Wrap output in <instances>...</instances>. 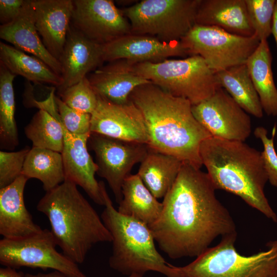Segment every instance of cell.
Returning <instances> with one entry per match:
<instances>
[{"label": "cell", "mask_w": 277, "mask_h": 277, "mask_svg": "<svg viewBox=\"0 0 277 277\" xmlns=\"http://www.w3.org/2000/svg\"><path fill=\"white\" fill-rule=\"evenodd\" d=\"M215 190L207 172L183 164L163 198L160 216L148 226L160 248L171 259L197 257L218 236L236 232Z\"/></svg>", "instance_id": "6da1fadb"}, {"label": "cell", "mask_w": 277, "mask_h": 277, "mask_svg": "<svg viewBox=\"0 0 277 277\" xmlns=\"http://www.w3.org/2000/svg\"><path fill=\"white\" fill-rule=\"evenodd\" d=\"M129 99L144 117L150 149L201 169V144L212 136L195 118L188 100L174 96L151 82L135 88Z\"/></svg>", "instance_id": "7a4b0ae2"}, {"label": "cell", "mask_w": 277, "mask_h": 277, "mask_svg": "<svg viewBox=\"0 0 277 277\" xmlns=\"http://www.w3.org/2000/svg\"><path fill=\"white\" fill-rule=\"evenodd\" d=\"M200 153L216 190L239 196L277 222V215L264 193L268 179L261 152L244 142L210 137L201 143Z\"/></svg>", "instance_id": "3957f363"}, {"label": "cell", "mask_w": 277, "mask_h": 277, "mask_svg": "<svg viewBox=\"0 0 277 277\" xmlns=\"http://www.w3.org/2000/svg\"><path fill=\"white\" fill-rule=\"evenodd\" d=\"M74 183L65 181L46 192L37 210L48 218L57 245L76 264L83 263L96 244L111 242L101 217Z\"/></svg>", "instance_id": "277c9868"}, {"label": "cell", "mask_w": 277, "mask_h": 277, "mask_svg": "<svg viewBox=\"0 0 277 277\" xmlns=\"http://www.w3.org/2000/svg\"><path fill=\"white\" fill-rule=\"evenodd\" d=\"M99 183L104 201L101 217L112 236L110 267L127 276L144 275L146 272L153 271L166 277H177L172 265L157 251L148 225L120 213L113 206L104 182Z\"/></svg>", "instance_id": "5b68a950"}, {"label": "cell", "mask_w": 277, "mask_h": 277, "mask_svg": "<svg viewBox=\"0 0 277 277\" xmlns=\"http://www.w3.org/2000/svg\"><path fill=\"white\" fill-rule=\"evenodd\" d=\"M237 233L222 237L190 263L172 265L177 277H277V240L267 249L250 255L240 253L235 247Z\"/></svg>", "instance_id": "8992f818"}, {"label": "cell", "mask_w": 277, "mask_h": 277, "mask_svg": "<svg viewBox=\"0 0 277 277\" xmlns=\"http://www.w3.org/2000/svg\"><path fill=\"white\" fill-rule=\"evenodd\" d=\"M135 72L170 94L192 105L205 100L220 88L215 73L199 55L134 64Z\"/></svg>", "instance_id": "52a82bcc"}, {"label": "cell", "mask_w": 277, "mask_h": 277, "mask_svg": "<svg viewBox=\"0 0 277 277\" xmlns=\"http://www.w3.org/2000/svg\"><path fill=\"white\" fill-rule=\"evenodd\" d=\"M200 0H143L121 9L131 33L169 43L180 41L195 25Z\"/></svg>", "instance_id": "ba28073f"}, {"label": "cell", "mask_w": 277, "mask_h": 277, "mask_svg": "<svg viewBox=\"0 0 277 277\" xmlns=\"http://www.w3.org/2000/svg\"><path fill=\"white\" fill-rule=\"evenodd\" d=\"M188 55H199L216 73L246 64L260 41L254 34L246 37L215 26L194 25L180 40Z\"/></svg>", "instance_id": "9c48e42d"}, {"label": "cell", "mask_w": 277, "mask_h": 277, "mask_svg": "<svg viewBox=\"0 0 277 277\" xmlns=\"http://www.w3.org/2000/svg\"><path fill=\"white\" fill-rule=\"evenodd\" d=\"M50 230L17 239L0 241V263L6 267L51 269L66 277H87L75 263L56 249Z\"/></svg>", "instance_id": "30bf717a"}, {"label": "cell", "mask_w": 277, "mask_h": 277, "mask_svg": "<svg viewBox=\"0 0 277 277\" xmlns=\"http://www.w3.org/2000/svg\"><path fill=\"white\" fill-rule=\"evenodd\" d=\"M88 146L95 157L97 174L107 181L116 202L123 199L122 187L133 167L144 160L149 148L145 144L124 141L91 133Z\"/></svg>", "instance_id": "8fae6325"}, {"label": "cell", "mask_w": 277, "mask_h": 277, "mask_svg": "<svg viewBox=\"0 0 277 277\" xmlns=\"http://www.w3.org/2000/svg\"><path fill=\"white\" fill-rule=\"evenodd\" d=\"M192 113L212 137L244 142L251 133L249 114L223 88L192 105Z\"/></svg>", "instance_id": "7c38bea8"}, {"label": "cell", "mask_w": 277, "mask_h": 277, "mask_svg": "<svg viewBox=\"0 0 277 277\" xmlns=\"http://www.w3.org/2000/svg\"><path fill=\"white\" fill-rule=\"evenodd\" d=\"M71 25L92 41L104 45L131 33V25L111 0H73Z\"/></svg>", "instance_id": "4fadbf2b"}, {"label": "cell", "mask_w": 277, "mask_h": 277, "mask_svg": "<svg viewBox=\"0 0 277 277\" xmlns=\"http://www.w3.org/2000/svg\"><path fill=\"white\" fill-rule=\"evenodd\" d=\"M97 96V106L91 114V132L147 145L144 117L130 100L124 104H116Z\"/></svg>", "instance_id": "5bb4252c"}, {"label": "cell", "mask_w": 277, "mask_h": 277, "mask_svg": "<svg viewBox=\"0 0 277 277\" xmlns=\"http://www.w3.org/2000/svg\"><path fill=\"white\" fill-rule=\"evenodd\" d=\"M105 62L125 59L133 64L163 61L172 56L188 55L180 41L163 42L146 35L129 34L103 45Z\"/></svg>", "instance_id": "9a60e30c"}, {"label": "cell", "mask_w": 277, "mask_h": 277, "mask_svg": "<svg viewBox=\"0 0 277 277\" xmlns=\"http://www.w3.org/2000/svg\"><path fill=\"white\" fill-rule=\"evenodd\" d=\"M59 62L63 82L56 88L58 94L103 65V45L86 37L71 24Z\"/></svg>", "instance_id": "2e32d148"}, {"label": "cell", "mask_w": 277, "mask_h": 277, "mask_svg": "<svg viewBox=\"0 0 277 277\" xmlns=\"http://www.w3.org/2000/svg\"><path fill=\"white\" fill-rule=\"evenodd\" d=\"M62 125L64 132V146L61 153L65 181L80 186L94 203L104 206L100 183L95 177L98 167L88 149V141L91 133L82 135L73 134Z\"/></svg>", "instance_id": "e0dca14e"}, {"label": "cell", "mask_w": 277, "mask_h": 277, "mask_svg": "<svg viewBox=\"0 0 277 277\" xmlns=\"http://www.w3.org/2000/svg\"><path fill=\"white\" fill-rule=\"evenodd\" d=\"M35 25L48 51L59 61L71 22L73 0H32Z\"/></svg>", "instance_id": "ac0fdd59"}, {"label": "cell", "mask_w": 277, "mask_h": 277, "mask_svg": "<svg viewBox=\"0 0 277 277\" xmlns=\"http://www.w3.org/2000/svg\"><path fill=\"white\" fill-rule=\"evenodd\" d=\"M133 65L125 59L108 62L87 77L97 96L114 104H124L129 101L135 88L151 82L137 75Z\"/></svg>", "instance_id": "d6986e66"}, {"label": "cell", "mask_w": 277, "mask_h": 277, "mask_svg": "<svg viewBox=\"0 0 277 277\" xmlns=\"http://www.w3.org/2000/svg\"><path fill=\"white\" fill-rule=\"evenodd\" d=\"M28 180L22 174L9 185L0 188V234L3 238L20 239L42 230L34 222L25 206L24 192Z\"/></svg>", "instance_id": "ffe728a7"}, {"label": "cell", "mask_w": 277, "mask_h": 277, "mask_svg": "<svg viewBox=\"0 0 277 277\" xmlns=\"http://www.w3.org/2000/svg\"><path fill=\"white\" fill-rule=\"evenodd\" d=\"M0 37L13 47L35 56L61 76L62 67L44 46L35 25L32 0H27L19 15L11 22L1 25Z\"/></svg>", "instance_id": "44dd1931"}, {"label": "cell", "mask_w": 277, "mask_h": 277, "mask_svg": "<svg viewBox=\"0 0 277 277\" xmlns=\"http://www.w3.org/2000/svg\"><path fill=\"white\" fill-rule=\"evenodd\" d=\"M195 24L217 27L242 36L254 34L245 0H200Z\"/></svg>", "instance_id": "7402d4cb"}, {"label": "cell", "mask_w": 277, "mask_h": 277, "mask_svg": "<svg viewBox=\"0 0 277 277\" xmlns=\"http://www.w3.org/2000/svg\"><path fill=\"white\" fill-rule=\"evenodd\" d=\"M183 164L172 155L149 148L137 174L155 197L164 198L176 181Z\"/></svg>", "instance_id": "603a6c76"}, {"label": "cell", "mask_w": 277, "mask_h": 277, "mask_svg": "<svg viewBox=\"0 0 277 277\" xmlns=\"http://www.w3.org/2000/svg\"><path fill=\"white\" fill-rule=\"evenodd\" d=\"M272 55L267 40L261 41L246 65L263 111L277 116V88L272 70Z\"/></svg>", "instance_id": "cb8c5ba5"}, {"label": "cell", "mask_w": 277, "mask_h": 277, "mask_svg": "<svg viewBox=\"0 0 277 277\" xmlns=\"http://www.w3.org/2000/svg\"><path fill=\"white\" fill-rule=\"evenodd\" d=\"M122 194L117 210L121 214L148 226L160 216L163 209L162 203L154 196L137 174H131L126 179L122 187Z\"/></svg>", "instance_id": "d4e9b609"}, {"label": "cell", "mask_w": 277, "mask_h": 277, "mask_svg": "<svg viewBox=\"0 0 277 277\" xmlns=\"http://www.w3.org/2000/svg\"><path fill=\"white\" fill-rule=\"evenodd\" d=\"M0 63L12 74L21 75L29 82L49 84L56 88L62 84L61 76L39 58L2 42Z\"/></svg>", "instance_id": "484cf974"}, {"label": "cell", "mask_w": 277, "mask_h": 277, "mask_svg": "<svg viewBox=\"0 0 277 277\" xmlns=\"http://www.w3.org/2000/svg\"><path fill=\"white\" fill-rule=\"evenodd\" d=\"M215 75L221 87L248 114L257 118L263 116L260 100L246 64L216 72Z\"/></svg>", "instance_id": "4316f807"}, {"label": "cell", "mask_w": 277, "mask_h": 277, "mask_svg": "<svg viewBox=\"0 0 277 277\" xmlns=\"http://www.w3.org/2000/svg\"><path fill=\"white\" fill-rule=\"evenodd\" d=\"M22 174L28 180H39L46 192L53 189L65 180L62 153L32 147L26 157Z\"/></svg>", "instance_id": "83f0119b"}, {"label": "cell", "mask_w": 277, "mask_h": 277, "mask_svg": "<svg viewBox=\"0 0 277 277\" xmlns=\"http://www.w3.org/2000/svg\"><path fill=\"white\" fill-rule=\"evenodd\" d=\"M15 76L0 63V145L8 150H14L19 144L13 86Z\"/></svg>", "instance_id": "f1b7e54d"}, {"label": "cell", "mask_w": 277, "mask_h": 277, "mask_svg": "<svg viewBox=\"0 0 277 277\" xmlns=\"http://www.w3.org/2000/svg\"><path fill=\"white\" fill-rule=\"evenodd\" d=\"M58 117L59 114L53 116L41 109L33 115L25 128V135L32 142V147L62 153L64 132Z\"/></svg>", "instance_id": "f546056e"}, {"label": "cell", "mask_w": 277, "mask_h": 277, "mask_svg": "<svg viewBox=\"0 0 277 277\" xmlns=\"http://www.w3.org/2000/svg\"><path fill=\"white\" fill-rule=\"evenodd\" d=\"M276 0H245L250 24L260 41L271 34Z\"/></svg>", "instance_id": "4dcf8cb0"}, {"label": "cell", "mask_w": 277, "mask_h": 277, "mask_svg": "<svg viewBox=\"0 0 277 277\" xmlns=\"http://www.w3.org/2000/svg\"><path fill=\"white\" fill-rule=\"evenodd\" d=\"M58 95L68 106L82 112L91 114L97 106L98 96L87 77Z\"/></svg>", "instance_id": "1f68e13d"}, {"label": "cell", "mask_w": 277, "mask_h": 277, "mask_svg": "<svg viewBox=\"0 0 277 277\" xmlns=\"http://www.w3.org/2000/svg\"><path fill=\"white\" fill-rule=\"evenodd\" d=\"M59 120L70 133L78 135L90 134L91 114L80 112L68 106L55 96Z\"/></svg>", "instance_id": "d6a6232c"}, {"label": "cell", "mask_w": 277, "mask_h": 277, "mask_svg": "<svg viewBox=\"0 0 277 277\" xmlns=\"http://www.w3.org/2000/svg\"><path fill=\"white\" fill-rule=\"evenodd\" d=\"M28 147L17 151H0V188L5 187L22 174Z\"/></svg>", "instance_id": "836d02e7"}, {"label": "cell", "mask_w": 277, "mask_h": 277, "mask_svg": "<svg viewBox=\"0 0 277 277\" xmlns=\"http://www.w3.org/2000/svg\"><path fill=\"white\" fill-rule=\"evenodd\" d=\"M276 131L275 125L272 129L271 137L269 138L267 130L264 127L259 126L254 129V135L261 140L263 146L261 155L268 181L271 185L277 187V153L274 145Z\"/></svg>", "instance_id": "e575fe53"}, {"label": "cell", "mask_w": 277, "mask_h": 277, "mask_svg": "<svg viewBox=\"0 0 277 277\" xmlns=\"http://www.w3.org/2000/svg\"><path fill=\"white\" fill-rule=\"evenodd\" d=\"M27 0H1L0 22L3 25L14 20L21 12Z\"/></svg>", "instance_id": "d590c367"}, {"label": "cell", "mask_w": 277, "mask_h": 277, "mask_svg": "<svg viewBox=\"0 0 277 277\" xmlns=\"http://www.w3.org/2000/svg\"><path fill=\"white\" fill-rule=\"evenodd\" d=\"M24 275L12 267L5 266L0 268V277H24Z\"/></svg>", "instance_id": "8d00e7d4"}, {"label": "cell", "mask_w": 277, "mask_h": 277, "mask_svg": "<svg viewBox=\"0 0 277 277\" xmlns=\"http://www.w3.org/2000/svg\"><path fill=\"white\" fill-rule=\"evenodd\" d=\"M24 277H66L61 272L55 271L48 273H38L37 274L26 273Z\"/></svg>", "instance_id": "74e56055"}, {"label": "cell", "mask_w": 277, "mask_h": 277, "mask_svg": "<svg viewBox=\"0 0 277 277\" xmlns=\"http://www.w3.org/2000/svg\"><path fill=\"white\" fill-rule=\"evenodd\" d=\"M271 34L274 37L277 47V0L275 1L274 11L273 13Z\"/></svg>", "instance_id": "f35d334b"}, {"label": "cell", "mask_w": 277, "mask_h": 277, "mask_svg": "<svg viewBox=\"0 0 277 277\" xmlns=\"http://www.w3.org/2000/svg\"><path fill=\"white\" fill-rule=\"evenodd\" d=\"M128 277H144V275L138 274H133L128 276Z\"/></svg>", "instance_id": "ab89813d"}]
</instances>
